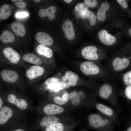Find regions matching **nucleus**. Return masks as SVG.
<instances>
[{
	"label": "nucleus",
	"mask_w": 131,
	"mask_h": 131,
	"mask_svg": "<svg viewBox=\"0 0 131 131\" xmlns=\"http://www.w3.org/2000/svg\"><path fill=\"white\" fill-rule=\"evenodd\" d=\"M27 113L20 111L6 103L0 109V128L6 129L18 126L27 120Z\"/></svg>",
	"instance_id": "nucleus-1"
},
{
	"label": "nucleus",
	"mask_w": 131,
	"mask_h": 131,
	"mask_svg": "<svg viewBox=\"0 0 131 131\" xmlns=\"http://www.w3.org/2000/svg\"><path fill=\"white\" fill-rule=\"evenodd\" d=\"M125 49L114 54L106 67L112 77H117L131 66V51Z\"/></svg>",
	"instance_id": "nucleus-2"
},
{
	"label": "nucleus",
	"mask_w": 131,
	"mask_h": 131,
	"mask_svg": "<svg viewBox=\"0 0 131 131\" xmlns=\"http://www.w3.org/2000/svg\"><path fill=\"white\" fill-rule=\"evenodd\" d=\"M4 90L7 104L23 112H34L35 106L30 99L22 92L11 87H9Z\"/></svg>",
	"instance_id": "nucleus-3"
},
{
	"label": "nucleus",
	"mask_w": 131,
	"mask_h": 131,
	"mask_svg": "<svg viewBox=\"0 0 131 131\" xmlns=\"http://www.w3.org/2000/svg\"><path fill=\"white\" fill-rule=\"evenodd\" d=\"M80 68L81 71L85 75L94 76L103 82H107L112 77L106 67L101 63L85 61L81 64Z\"/></svg>",
	"instance_id": "nucleus-4"
},
{
	"label": "nucleus",
	"mask_w": 131,
	"mask_h": 131,
	"mask_svg": "<svg viewBox=\"0 0 131 131\" xmlns=\"http://www.w3.org/2000/svg\"><path fill=\"white\" fill-rule=\"evenodd\" d=\"M0 80L6 86L17 89L24 92L28 85L21 78L19 73L14 69H4L0 71Z\"/></svg>",
	"instance_id": "nucleus-5"
},
{
	"label": "nucleus",
	"mask_w": 131,
	"mask_h": 131,
	"mask_svg": "<svg viewBox=\"0 0 131 131\" xmlns=\"http://www.w3.org/2000/svg\"><path fill=\"white\" fill-rule=\"evenodd\" d=\"M62 106L48 100H41L38 103L34 112L37 116L47 115H56L62 114L65 111Z\"/></svg>",
	"instance_id": "nucleus-6"
},
{
	"label": "nucleus",
	"mask_w": 131,
	"mask_h": 131,
	"mask_svg": "<svg viewBox=\"0 0 131 131\" xmlns=\"http://www.w3.org/2000/svg\"><path fill=\"white\" fill-rule=\"evenodd\" d=\"M0 58L4 64L12 66H22L25 63L19 54L10 47L3 49Z\"/></svg>",
	"instance_id": "nucleus-7"
},
{
	"label": "nucleus",
	"mask_w": 131,
	"mask_h": 131,
	"mask_svg": "<svg viewBox=\"0 0 131 131\" xmlns=\"http://www.w3.org/2000/svg\"><path fill=\"white\" fill-rule=\"evenodd\" d=\"M57 115H47L38 116L30 126L31 131H36L51 125L59 123H66Z\"/></svg>",
	"instance_id": "nucleus-8"
},
{
	"label": "nucleus",
	"mask_w": 131,
	"mask_h": 131,
	"mask_svg": "<svg viewBox=\"0 0 131 131\" xmlns=\"http://www.w3.org/2000/svg\"><path fill=\"white\" fill-rule=\"evenodd\" d=\"M98 50L96 46H88L82 49L81 54L86 59L101 63L102 61L106 59L107 57L105 53H98Z\"/></svg>",
	"instance_id": "nucleus-9"
},
{
	"label": "nucleus",
	"mask_w": 131,
	"mask_h": 131,
	"mask_svg": "<svg viewBox=\"0 0 131 131\" xmlns=\"http://www.w3.org/2000/svg\"><path fill=\"white\" fill-rule=\"evenodd\" d=\"M44 71L43 67L37 65H33L27 68L25 74L28 85L32 86L34 85L43 74Z\"/></svg>",
	"instance_id": "nucleus-10"
},
{
	"label": "nucleus",
	"mask_w": 131,
	"mask_h": 131,
	"mask_svg": "<svg viewBox=\"0 0 131 131\" xmlns=\"http://www.w3.org/2000/svg\"><path fill=\"white\" fill-rule=\"evenodd\" d=\"M77 124L76 123H59L43 128L41 131H74V129Z\"/></svg>",
	"instance_id": "nucleus-11"
},
{
	"label": "nucleus",
	"mask_w": 131,
	"mask_h": 131,
	"mask_svg": "<svg viewBox=\"0 0 131 131\" xmlns=\"http://www.w3.org/2000/svg\"><path fill=\"white\" fill-rule=\"evenodd\" d=\"M104 82L100 86L98 93L101 98L106 99L115 94V91L111 84L107 82Z\"/></svg>",
	"instance_id": "nucleus-12"
},
{
	"label": "nucleus",
	"mask_w": 131,
	"mask_h": 131,
	"mask_svg": "<svg viewBox=\"0 0 131 131\" xmlns=\"http://www.w3.org/2000/svg\"><path fill=\"white\" fill-rule=\"evenodd\" d=\"M88 121L90 126L96 128L103 127L109 122L108 120L103 119L99 115L97 114H92L89 115Z\"/></svg>",
	"instance_id": "nucleus-13"
},
{
	"label": "nucleus",
	"mask_w": 131,
	"mask_h": 131,
	"mask_svg": "<svg viewBox=\"0 0 131 131\" xmlns=\"http://www.w3.org/2000/svg\"><path fill=\"white\" fill-rule=\"evenodd\" d=\"M98 35L100 41L105 45L112 46L115 44L116 42V38L108 33L105 30H100Z\"/></svg>",
	"instance_id": "nucleus-14"
},
{
	"label": "nucleus",
	"mask_w": 131,
	"mask_h": 131,
	"mask_svg": "<svg viewBox=\"0 0 131 131\" xmlns=\"http://www.w3.org/2000/svg\"><path fill=\"white\" fill-rule=\"evenodd\" d=\"M35 38L39 43L46 46H51L53 43L52 37L45 32H38L36 34Z\"/></svg>",
	"instance_id": "nucleus-15"
},
{
	"label": "nucleus",
	"mask_w": 131,
	"mask_h": 131,
	"mask_svg": "<svg viewBox=\"0 0 131 131\" xmlns=\"http://www.w3.org/2000/svg\"><path fill=\"white\" fill-rule=\"evenodd\" d=\"M62 30L64 32L65 37L67 39L71 40L75 37V33L72 22L68 20H65L62 25Z\"/></svg>",
	"instance_id": "nucleus-16"
},
{
	"label": "nucleus",
	"mask_w": 131,
	"mask_h": 131,
	"mask_svg": "<svg viewBox=\"0 0 131 131\" xmlns=\"http://www.w3.org/2000/svg\"><path fill=\"white\" fill-rule=\"evenodd\" d=\"M23 61L27 63L41 66L42 64V59L36 55L31 53H28L22 56Z\"/></svg>",
	"instance_id": "nucleus-17"
},
{
	"label": "nucleus",
	"mask_w": 131,
	"mask_h": 131,
	"mask_svg": "<svg viewBox=\"0 0 131 131\" xmlns=\"http://www.w3.org/2000/svg\"><path fill=\"white\" fill-rule=\"evenodd\" d=\"M57 10L56 7L53 6L49 7L46 9L41 8L38 12V15L41 17L47 16L49 19L51 20H53L55 17V13Z\"/></svg>",
	"instance_id": "nucleus-18"
},
{
	"label": "nucleus",
	"mask_w": 131,
	"mask_h": 131,
	"mask_svg": "<svg viewBox=\"0 0 131 131\" xmlns=\"http://www.w3.org/2000/svg\"><path fill=\"white\" fill-rule=\"evenodd\" d=\"M35 51L37 54L36 55L37 56L39 55L50 58L52 57L53 55V52L50 48L40 44L36 46Z\"/></svg>",
	"instance_id": "nucleus-19"
},
{
	"label": "nucleus",
	"mask_w": 131,
	"mask_h": 131,
	"mask_svg": "<svg viewBox=\"0 0 131 131\" xmlns=\"http://www.w3.org/2000/svg\"><path fill=\"white\" fill-rule=\"evenodd\" d=\"M11 27L14 33L17 36L23 37L26 33V29L24 25L21 23L15 21L11 25Z\"/></svg>",
	"instance_id": "nucleus-20"
},
{
	"label": "nucleus",
	"mask_w": 131,
	"mask_h": 131,
	"mask_svg": "<svg viewBox=\"0 0 131 131\" xmlns=\"http://www.w3.org/2000/svg\"><path fill=\"white\" fill-rule=\"evenodd\" d=\"M1 41L5 44L11 43L13 42L15 40L14 34L10 31L5 30L3 31L0 36Z\"/></svg>",
	"instance_id": "nucleus-21"
},
{
	"label": "nucleus",
	"mask_w": 131,
	"mask_h": 131,
	"mask_svg": "<svg viewBox=\"0 0 131 131\" xmlns=\"http://www.w3.org/2000/svg\"><path fill=\"white\" fill-rule=\"evenodd\" d=\"M31 124L27 120L18 126L6 129H1L0 131H31L30 128Z\"/></svg>",
	"instance_id": "nucleus-22"
},
{
	"label": "nucleus",
	"mask_w": 131,
	"mask_h": 131,
	"mask_svg": "<svg viewBox=\"0 0 131 131\" xmlns=\"http://www.w3.org/2000/svg\"><path fill=\"white\" fill-rule=\"evenodd\" d=\"M110 5L106 2H103L101 4L100 8L97 11V18L100 21H104L106 17V12L109 9Z\"/></svg>",
	"instance_id": "nucleus-23"
},
{
	"label": "nucleus",
	"mask_w": 131,
	"mask_h": 131,
	"mask_svg": "<svg viewBox=\"0 0 131 131\" xmlns=\"http://www.w3.org/2000/svg\"><path fill=\"white\" fill-rule=\"evenodd\" d=\"M81 17L83 19H89L91 25H94L96 23L97 16L90 10H86L83 11Z\"/></svg>",
	"instance_id": "nucleus-24"
},
{
	"label": "nucleus",
	"mask_w": 131,
	"mask_h": 131,
	"mask_svg": "<svg viewBox=\"0 0 131 131\" xmlns=\"http://www.w3.org/2000/svg\"><path fill=\"white\" fill-rule=\"evenodd\" d=\"M117 77L126 86L131 85V70L121 74Z\"/></svg>",
	"instance_id": "nucleus-25"
},
{
	"label": "nucleus",
	"mask_w": 131,
	"mask_h": 131,
	"mask_svg": "<svg viewBox=\"0 0 131 131\" xmlns=\"http://www.w3.org/2000/svg\"><path fill=\"white\" fill-rule=\"evenodd\" d=\"M11 10L9 6L5 4L0 8V20H5L7 18L11 15Z\"/></svg>",
	"instance_id": "nucleus-26"
},
{
	"label": "nucleus",
	"mask_w": 131,
	"mask_h": 131,
	"mask_svg": "<svg viewBox=\"0 0 131 131\" xmlns=\"http://www.w3.org/2000/svg\"><path fill=\"white\" fill-rule=\"evenodd\" d=\"M85 97V95L82 91H80L72 99H70L71 104L74 106H77L80 104L81 99Z\"/></svg>",
	"instance_id": "nucleus-27"
},
{
	"label": "nucleus",
	"mask_w": 131,
	"mask_h": 131,
	"mask_svg": "<svg viewBox=\"0 0 131 131\" xmlns=\"http://www.w3.org/2000/svg\"><path fill=\"white\" fill-rule=\"evenodd\" d=\"M97 109L104 114L108 116H111L113 114L112 109L109 107L101 103L97 104L96 106Z\"/></svg>",
	"instance_id": "nucleus-28"
},
{
	"label": "nucleus",
	"mask_w": 131,
	"mask_h": 131,
	"mask_svg": "<svg viewBox=\"0 0 131 131\" xmlns=\"http://www.w3.org/2000/svg\"><path fill=\"white\" fill-rule=\"evenodd\" d=\"M68 78V82L70 86H74L76 84V82L79 78L78 75L75 73L71 71H67L65 73Z\"/></svg>",
	"instance_id": "nucleus-29"
},
{
	"label": "nucleus",
	"mask_w": 131,
	"mask_h": 131,
	"mask_svg": "<svg viewBox=\"0 0 131 131\" xmlns=\"http://www.w3.org/2000/svg\"><path fill=\"white\" fill-rule=\"evenodd\" d=\"M88 6L84 3H80L78 4L75 7V10L79 16H81V15L84 11L88 10Z\"/></svg>",
	"instance_id": "nucleus-30"
},
{
	"label": "nucleus",
	"mask_w": 131,
	"mask_h": 131,
	"mask_svg": "<svg viewBox=\"0 0 131 131\" xmlns=\"http://www.w3.org/2000/svg\"><path fill=\"white\" fill-rule=\"evenodd\" d=\"M49 100L61 106L65 105L67 102L62 97L59 96H53L52 98V99Z\"/></svg>",
	"instance_id": "nucleus-31"
},
{
	"label": "nucleus",
	"mask_w": 131,
	"mask_h": 131,
	"mask_svg": "<svg viewBox=\"0 0 131 131\" xmlns=\"http://www.w3.org/2000/svg\"><path fill=\"white\" fill-rule=\"evenodd\" d=\"M84 3L89 7L93 8L96 7L98 4L97 0H85Z\"/></svg>",
	"instance_id": "nucleus-32"
},
{
	"label": "nucleus",
	"mask_w": 131,
	"mask_h": 131,
	"mask_svg": "<svg viewBox=\"0 0 131 131\" xmlns=\"http://www.w3.org/2000/svg\"><path fill=\"white\" fill-rule=\"evenodd\" d=\"M6 95L4 90H1L0 91V109L3 106L5 102Z\"/></svg>",
	"instance_id": "nucleus-33"
},
{
	"label": "nucleus",
	"mask_w": 131,
	"mask_h": 131,
	"mask_svg": "<svg viewBox=\"0 0 131 131\" xmlns=\"http://www.w3.org/2000/svg\"><path fill=\"white\" fill-rule=\"evenodd\" d=\"M124 93L126 97L129 99L131 100V85L126 86Z\"/></svg>",
	"instance_id": "nucleus-34"
},
{
	"label": "nucleus",
	"mask_w": 131,
	"mask_h": 131,
	"mask_svg": "<svg viewBox=\"0 0 131 131\" xmlns=\"http://www.w3.org/2000/svg\"><path fill=\"white\" fill-rule=\"evenodd\" d=\"M22 0H18L17 1L15 2V5L17 7L20 8H25L26 6V4Z\"/></svg>",
	"instance_id": "nucleus-35"
},
{
	"label": "nucleus",
	"mask_w": 131,
	"mask_h": 131,
	"mask_svg": "<svg viewBox=\"0 0 131 131\" xmlns=\"http://www.w3.org/2000/svg\"><path fill=\"white\" fill-rule=\"evenodd\" d=\"M61 97L67 102L70 100V94L65 91L63 92Z\"/></svg>",
	"instance_id": "nucleus-36"
},
{
	"label": "nucleus",
	"mask_w": 131,
	"mask_h": 131,
	"mask_svg": "<svg viewBox=\"0 0 131 131\" xmlns=\"http://www.w3.org/2000/svg\"><path fill=\"white\" fill-rule=\"evenodd\" d=\"M116 1L123 8H126L128 7V4L125 0H117Z\"/></svg>",
	"instance_id": "nucleus-37"
},
{
	"label": "nucleus",
	"mask_w": 131,
	"mask_h": 131,
	"mask_svg": "<svg viewBox=\"0 0 131 131\" xmlns=\"http://www.w3.org/2000/svg\"><path fill=\"white\" fill-rule=\"evenodd\" d=\"M28 15V13L25 12H21L17 13L16 16L18 18H23L27 16Z\"/></svg>",
	"instance_id": "nucleus-38"
},
{
	"label": "nucleus",
	"mask_w": 131,
	"mask_h": 131,
	"mask_svg": "<svg viewBox=\"0 0 131 131\" xmlns=\"http://www.w3.org/2000/svg\"><path fill=\"white\" fill-rule=\"evenodd\" d=\"M77 93V91H73L71 92L69 94L70 99L72 98Z\"/></svg>",
	"instance_id": "nucleus-39"
},
{
	"label": "nucleus",
	"mask_w": 131,
	"mask_h": 131,
	"mask_svg": "<svg viewBox=\"0 0 131 131\" xmlns=\"http://www.w3.org/2000/svg\"><path fill=\"white\" fill-rule=\"evenodd\" d=\"M62 79L63 80L65 81H67L68 79V78L67 76L65 75V76L63 77Z\"/></svg>",
	"instance_id": "nucleus-40"
},
{
	"label": "nucleus",
	"mask_w": 131,
	"mask_h": 131,
	"mask_svg": "<svg viewBox=\"0 0 131 131\" xmlns=\"http://www.w3.org/2000/svg\"><path fill=\"white\" fill-rule=\"evenodd\" d=\"M65 85L66 88H67L70 86L69 83H65Z\"/></svg>",
	"instance_id": "nucleus-41"
},
{
	"label": "nucleus",
	"mask_w": 131,
	"mask_h": 131,
	"mask_svg": "<svg viewBox=\"0 0 131 131\" xmlns=\"http://www.w3.org/2000/svg\"><path fill=\"white\" fill-rule=\"evenodd\" d=\"M126 131H131V125L130 126L127 128Z\"/></svg>",
	"instance_id": "nucleus-42"
},
{
	"label": "nucleus",
	"mask_w": 131,
	"mask_h": 131,
	"mask_svg": "<svg viewBox=\"0 0 131 131\" xmlns=\"http://www.w3.org/2000/svg\"><path fill=\"white\" fill-rule=\"evenodd\" d=\"M128 33L129 35L131 37V28L129 30Z\"/></svg>",
	"instance_id": "nucleus-43"
},
{
	"label": "nucleus",
	"mask_w": 131,
	"mask_h": 131,
	"mask_svg": "<svg viewBox=\"0 0 131 131\" xmlns=\"http://www.w3.org/2000/svg\"><path fill=\"white\" fill-rule=\"evenodd\" d=\"M65 2L67 3H69L71 2L72 0H64Z\"/></svg>",
	"instance_id": "nucleus-44"
},
{
	"label": "nucleus",
	"mask_w": 131,
	"mask_h": 131,
	"mask_svg": "<svg viewBox=\"0 0 131 131\" xmlns=\"http://www.w3.org/2000/svg\"><path fill=\"white\" fill-rule=\"evenodd\" d=\"M33 1L36 2L37 3H38L40 2L41 0H33Z\"/></svg>",
	"instance_id": "nucleus-45"
},
{
	"label": "nucleus",
	"mask_w": 131,
	"mask_h": 131,
	"mask_svg": "<svg viewBox=\"0 0 131 131\" xmlns=\"http://www.w3.org/2000/svg\"><path fill=\"white\" fill-rule=\"evenodd\" d=\"M83 131V130H81V131Z\"/></svg>",
	"instance_id": "nucleus-46"
}]
</instances>
